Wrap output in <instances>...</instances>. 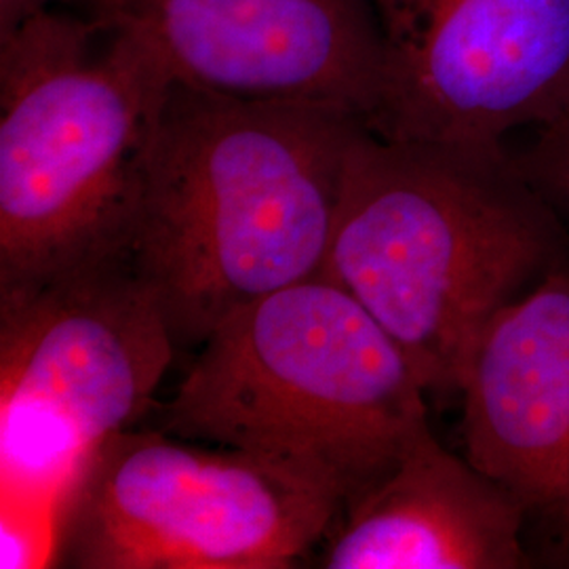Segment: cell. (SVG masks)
<instances>
[{"label": "cell", "instance_id": "obj_3", "mask_svg": "<svg viewBox=\"0 0 569 569\" xmlns=\"http://www.w3.org/2000/svg\"><path fill=\"white\" fill-rule=\"evenodd\" d=\"M425 395L387 329L340 284L312 277L226 317L159 428L291 468L345 507L430 427Z\"/></svg>", "mask_w": 569, "mask_h": 569}, {"label": "cell", "instance_id": "obj_6", "mask_svg": "<svg viewBox=\"0 0 569 569\" xmlns=\"http://www.w3.org/2000/svg\"><path fill=\"white\" fill-rule=\"evenodd\" d=\"M342 502L243 449L127 428L96 449L58 509L56 563L77 569H287Z\"/></svg>", "mask_w": 569, "mask_h": 569}, {"label": "cell", "instance_id": "obj_4", "mask_svg": "<svg viewBox=\"0 0 569 569\" xmlns=\"http://www.w3.org/2000/svg\"><path fill=\"white\" fill-rule=\"evenodd\" d=\"M169 87L87 16L42 11L0 39V289L122 256Z\"/></svg>", "mask_w": 569, "mask_h": 569}, {"label": "cell", "instance_id": "obj_10", "mask_svg": "<svg viewBox=\"0 0 569 569\" xmlns=\"http://www.w3.org/2000/svg\"><path fill=\"white\" fill-rule=\"evenodd\" d=\"M528 510L425 428L346 502L321 542L326 569H526Z\"/></svg>", "mask_w": 569, "mask_h": 569}, {"label": "cell", "instance_id": "obj_8", "mask_svg": "<svg viewBox=\"0 0 569 569\" xmlns=\"http://www.w3.org/2000/svg\"><path fill=\"white\" fill-rule=\"evenodd\" d=\"M173 84L258 102L319 103L366 124L382 41L371 0H84Z\"/></svg>", "mask_w": 569, "mask_h": 569}, {"label": "cell", "instance_id": "obj_5", "mask_svg": "<svg viewBox=\"0 0 569 569\" xmlns=\"http://www.w3.org/2000/svg\"><path fill=\"white\" fill-rule=\"evenodd\" d=\"M176 348L124 256L0 289L2 505L60 509L87 458L154 403Z\"/></svg>", "mask_w": 569, "mask_h": 569}, {"label": "cell", "instance_id": "obj_2", "mask_svg": "<svg viewBox=\"0 0 569 569\" xmlns=\"http://www.w3.org/2000/svg\"><path fill=\"white\" fill-rule=\"evenodd\" d=\"M568 268V226L502 146L359 131L319 277L406 352L427 392H460L489 319Z\"/></svg>", "mask_w": 569, "mask_h": 569}, {"label": "cell", "instance_id": "obj_7", "mask_svg": "<svg viewBox=\"0 0 569 569\" xmlns=\"http://www.w3.org/2000/svg\"><path fill=\"white\" fill-rule=\"evenodd\" d=\"M382 74L366 127L401 142L502 146L569 102V0H371Z\"/></svg>", "mask_w": 569, "mask_h": 569}, {"label": "cell", "instance_id": "obj_9", "mask_svg": "<svg viewBox=\"0 0 569 569\" xmlns=\"http://www.w3.org/2000/svg\"><path fill=\"white\" fill-rule=\"evenodd\" d=\"M467 458L529 515L569 507V270L498 310L468 357Z\"/></svg>", "mask_w": 569, "mask_h": 569}, {"label": "cell", "instance_id": "obj_11", "mask_svg": "<svg viewBox=\"0 0 569 569\" xmlns=\"http://www.w3.org/2000/svg\"><path fill=\"white\" fill-rule=\"evenodd\" d=\"M536 129V142L515 154V161L545 203L569 226V102Z\"/></svg>", "mask_w": 569, "mask_h": 569}, {"label": "cell", "instance_id": "obj_12", "mask_svg": "<svg viewBox=\"0 0 569 569\" xmlns=\"http://www.w3.org/2000/svg\"><path fill=\"white\" fill-rule=\"evenodd\" d=\"M528 521L536 526V536H526L533 568L569 569V507L529 515Z\"/></svg>", "mask_w": 569, "mask_h": 569}, {"label": "cell", "instance_id": "obj_1", "mask_svg": "<svg viewBox=\"0 0 569 569\" xmlns=\"http://www.w3.org/2000/svg\"><path fill=\"white\" fill-rule=\"evenodd\" d=\"M366 124L340 108L169 87L122 234L178 346L319 277Z\"/></svg>", "mask_w": 569, "mask_h": 569}, {"label": "cell", "instance_id": "obj_13", "mask_svg": "<svg viewBox=\"0 0 569 569\" xmlns=\"http://www.w3.org/2000/svg\"><path fill=\"white\" fill-rule=\"evenodd\" d=\"M60 4H79L84 0H0V39L13 32L23 21L39 16L42 11L58 9Z\"/></svg>", "mask_w": 569, "mask_h": 569}]
</instances>
